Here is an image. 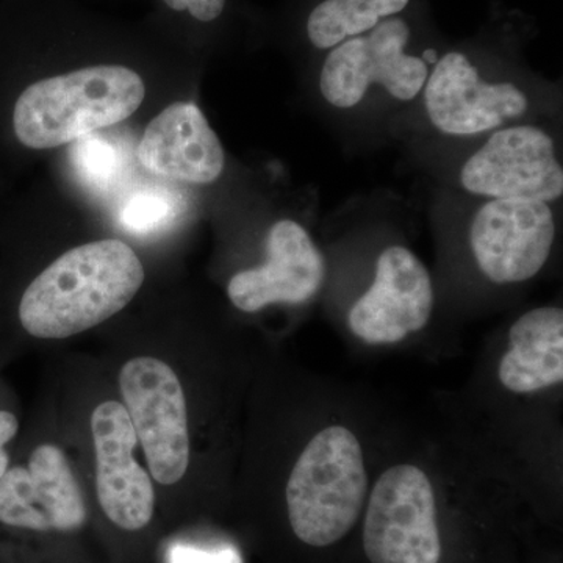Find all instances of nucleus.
<instances>
[{
    "label": "nucleus",
    "instance_id": "11",
    "mask_svg": "<svg viewBox=\"0 0 563 563\" xmlns=\"http://www.w3.org/2000/svg\"><path fill=\"white\" fill-rule=\"evenodd\" d=\"M87 506L60 448L40 444L27 462L0 479V525L33 532H74L87 523Z\"/></svg>",
    "mask_w": 563,
    "mask_h": 563
},
{
    "label": "nucleus",
    "instance_id": "18",
    "mask_svg": "<svg viewBox=\"0 0 563 563\" xmlns=\"http://www.w3.org/2000/svg\"><path fill=\"white\" fill-rule=\"evenodd\" d=\"M74 163L88 184L103 188L117 176L120 155L107 141L88 139L74 147Z\"/></svg>",
    "mask_w": 563,
    "mask_h": 563
},
{
    "label": "nucleus",
    "instance_id": "2",
    "mask_svg": "<svg viewBox=\"0 0 563 563\" xmlns=\"http://www.w3.org/2000/svg\"><path fill=\"white\" fill-rule=\"evenodd\" d=\"M146 87L139 73L98 65L29 85L13 107V132L29 150H52L131 118Z\"/></svg>",
    "mask_w": 563,
    "mask_h": 563
},
{
    "label": "nucleus",
    "instance_id": "16",
    "mask_svg": "<svg viewBox=\"0 0 563 563\" xmlns=\"http://www.w3.org/2000/svg\"><path fill=\"white\" fill-rule=\"evenodd\" d=\"M410 0H322L307 20V36L317 49H329L407 9Z\"/></svg>",
    "mask_w": 563,
    "mask_h": 563
},
{
    "label": "nucleus",
    "instance_id": "10",
    "mask_svg": "<svg viewBox=\"0 0 563 563\" xmlns=\"http://www.w3.org/2000/svg\"><path fill=\"white\" fill-rule=\"evenodd\" d=\"M428 268L412 251L390 246L380 252L368 288L347 313L352 333L362 342L395 344L428 324L433 310Z\"/></svg>",
    "mask_w": 563,
    "mask_h": 563
},
{
    "label": "nucleus",
    "instance_id": "15",
    "mask_svg": "<svg viewBox=\"0 0 563 563\" xmlns=\"http://www.w3.org/2000/svg\"><path fill=\"white\" fill-rule=\"evenodd\" d=\"M503 387L518 395L554 387L563 380V310L539 307L514 322L509 350L499 362Z\"/></svg>",
    "mask_w": 563,
    "mask_h": 563
},
{
    "label": "nucleus",
    "instance_id": "8",
    "mask_svg": "<svg viewBox=\"0 0 563 563\" xmlns=\"http://www.w3.org/2000/svg\"><path fill=\"white\" fill-rule=\"evenodd\" d=\"M470 246L477 268L495 284H521L542 272L555 242L550 203L490 199L474 213Z\"/></svg>",
    "mask_w": 563,
    "mask_h": 563
},
{
    "label": "nucleus",
    "instance_id": "1",
    "mask_svg": "<svg viewBox=\"0 0 563 563\" xmlns=\"http://www.w3.org/2000/svg\"><path fill=\"white\" fill-rule=\"evenodd\" d=\"M143 282V263L129 244L114 239L84 244L65 252L25 287L18 322L35 339H68L120 313Z\"/></svg>",
    "mask_w": 563,
    "mask_h": 563
},
{
    "label": "nucleus",
    "instance_id": "5",
    "mask_svg": "<svg viewBox=\"0 0 563 563\" xmlns=\"http://www.w3.org/2000/svg\"><path fill=\"white\" fill-rule=\"evenodd\" d=\"M363 548L372 563H440L443 547L435 493L417 465L391 466L374 484Z\"/></svg>",
    "mask_w": 563,
    "mask_h": 563
},
{
    "label": "nucleus",
    "instance_id": "6",
    "mask_svg": "<svg viewBox=\"0 0 563 563\" xmlns=\"http://www.w3.org/2000/svg\"><path fill=\"white\" fill-rule=\"evenodd\" d=\"M120 388L151 476L162 485L179 483L190 463L187 399L179 377L168 363L136 357L122 366Z\"/></svg>",
    "mask_w": 563,
    "mask_h": 563
},
{
    "label": "nucleus",
    "instance_id": "21",
    "mask_svg": "<svg viewBox=\"0 0 563 563\" xmlns=\"http://www.w3.org/2000/svg\"><path fill=\"white\" fill-rule=\"evenodd\" d=\"M173 563H240L232 551L221 553H206V551L192 550V548L177 547L172 553Z\"/></svg>",
    "mask_w": 563,
    "mask_h": 563
},
{
    "label": "nucleus",
    "instance_id": "9",
    "mask_svg": "<svg viewBox=\"0 0 563 563\" xmlns=\"http://www.w3.org/2000/svg\"><path fill=\"white\" fill-rule=\"evenodd\" d=\"M422 91L429 121L450 136L498 131L529 109L528 96L520 87L485 81L473 62L457 51L439 58Z\"/></svg>",
    "mask_w": 563,
    "mask_h": 563
},
{
    "label": "nucleus",
    "instance_id": "3",
    "mask_svg": "<svg viewBox=\"0 0 563 563\" xmlns=\"http://www.w3.org/2000/svg\"><path fill=\"white\" fill-rule=\"evenodd\" d=\"M368 495V473L357 437L329 426L310 440L288 477V520L301 542H340L357 523Z\"/></svg>",
    "mask_w": 563,
    "mask_h": 563
},
{
    "label": "nucleus",
    "instance_id": "13",
    "mask_svg": "<svg viewBox=\"0 0 563 563\" xmlns=\"http://www.w3.org/2000/svg\"><path fill=\"white\" fill-rule=\"evenodd\" d=\"M268 261L236 273L228 285L233 306L254 313L272 303H303L321 290L325 262L299 222L280 220L266 239Z\"/></svg>",
    "mask_w": 563,
    "mask_h": 563
},
{
    "label": "nucleus",
    "instance_id": "12",
    "mask_svg": "<svg viewBox=\"0 0 563 563\" xmlns=\"http://www.w3.org/2000/svg\"><path fill=\"white\" fill-rule=\"evenodd\" d=\"M91 432L103 514L124 531H141L154 517L155 492L150 474L133 455L139 439L124 404H99L91 415Z\"/></svg>",
    "mask_w": 563,
    "mask_h": 563
},
{
    "label": "nucleus",
    "instance_id": "20",
    "mask_svg": "<svg viewBox=\"0 0 563 563\" xmlns=\"http://www.w3.org/2000/svg\"><path fill=\"white\" fill-rule=\"evenodd\" d=\"M20 432V420L5 407H0V479L10 466L9 444Z\"/></svg>",
    "mask_w": 563,
    "mask_h": 563
},
{
    "label": "nucleus",
    "instance_id": "7",
    "mask_svg": "<svg viewBox=\"0 0 563 563\" xmlns=\"http://www.w3.org/2000/svg\"><path fill=\"white\" fill-rule=\"evenodd\" d=\"M461 185L488 199L558 201L563 195V169L553 136L532 124L492 132L462 166Z\"/></svg>",
    "mask_w": 563,
    "mask_h": 563
},
{
    "label": "nucleus",
    "instance_id": "17",
    "mask_svg": "<svg viewBox=\"0 0 563 563\" xmlns=\"http://www.w3.org/2000/svg\"><path fill=\"white\" fill-rule=\"evenodd\" d=\"M177 199L168 191H139L122 207L120 221L131 232H157L177 217Z\"/></svg>",
    "mask_w": 563,
    "mask_h": 563
},
{
    "label": "nucleus",
    "instance_id": "4",
    "mask_svg": "<svg viewBox=\"0 0 563 563\" xmlns=\"http://www.w3.org/2000/svg\"><path fill=\"white\" fill-rule=\"evenodd\" d=\"M409 41V24L393 16L336 44L321 68L322 98L335 109H352L377 84L398 101H412L424 88L429 68L421 57L407 54Z\"/></svg>",
    "mask_w": 563,
    "mask_h": 563
},
{
    "label": "nucleus",
    "instance_id": "19",
    "mask_svg": "<svg viewBox=\"0 0 563 563\" xmlns=\"http://www.w3.org/2000/svg\"><path fill=\"white\" fill-rule=\"evenodd\" d=\"M169 9L188 11L195 20L211 22L224 11L225 0H163Z\"/></svg>",
    "mask_w": 563,
    "mask_h": 563
},
{
    "label": "nucleus",
    "instance_id": "14",
    "mask_svg": "<svg viewBox=\"0 0 563 563\" xmlns=\"http://www.w3.org/2000/svg\"><path fill=\"white\" fill-rule=\"evenodd\" d=\"M139 158L155 176L196 185L213 184L225 165L221 141L195 102H174L154 118Z\"/></svg>",
    "mask_w": 563,
    "mask_h": 563
}]
</instances>
